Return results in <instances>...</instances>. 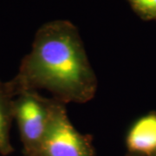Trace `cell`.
Here are the masks:
<instances>
[{"mask_svg":"<svg viewBox=\"0 0 156 156\" xmlns=\"http://www.w3.org/2000/svg\"><path fill=\"white\" fill-rule=\"evenodd\" d=\"M8 83L16 96L44 89L65 105L86 103L97 90V78L80 33L68 20L50 21L38 29L31 50Z\"/></svg>","mask_w":156,"mask_h":156,"instance_id":"1","label":"cell"},{"mask_svg":"<svg viewBox=\"0 0 156 156\" xmlns=\"http://www.w3.org/2000/svg\"><path fill=\"white\" fill-rule=\"evenodd\" d=\"M56 101L35 90L23 91L15 97L14 120L19 130L23 156L37 155Z\"/></svg>","mask_w":156,"mask_h":156,"instance_id":"2","label":"cell"},{"mask_svg":"<svg viewBox=\"0 0 156 156\" xmlns=\"http://www.w3.org/2000/svg\"><path fill=\"white\" fill-rule=\"evenodd\" d=\"M37 156H95L91 136L80 133L57 101Z\"/></svg>","mask_w":156,"mask_h":156,"instance_id":"3","label":"cell"},{"mask_svg":"<svg viewBox=\"0 0 156 156\" xmlns=\"http://www.w3.org/2000/svg\"><path fill=\"white\" fill-rule=\"evenodd\" d=\"M126 146L131 154L151 156L155 153V113L144 115L133 124L127 134Z\"/></svg>","mask_w":156,"mask_h":156,"instance_id":"4","label":"cell"},{"mask_svg":"<svg viewBox=\"0 0 156 156\" xmlns=\"http://www.w3.org/2000/svg\"><path fill=\"white\" fill-rule=\"evenodd\" d=\"M15 97L9 83L0 81V155L7 156L14 152L10 131L14 120Z\"/></svg>","mask_w":156,"mask_h":156,"instance_id":"5","label":"cell"},{"mask_svg":"<svg viewBox=\"0 0 156 156\" xmlns=\"http://www.w3.org/2000/svg\"><path fill=\"white\" fill-rule=\"evenodd\" d=\"M132 10L145 21H156V0H126Z\"/></svg>","mask_w":156,"mask_h":156,"instance_id":"6","label":"cell"},{"mask_svg":"<svg viewBox=\"0 0 156 156\" xmlns=\"http://www.w3.org/2000/svg\"><path fill=\"white\" fill-rule=\"evenodd\" d=\"M129 156H140V155H136V154H130V155Z\"/></svg>","mask_w":156,"mask_h":156,"instance_id":"7","label":"cell"},{"mask_svg":"<svg viewBox=\"0 0 156 156\" xmlns=\"http://www.w3.org/2000/svg\"><path fill=\"white\" fill-rule=\"evenodd\" d=\"M151 156H156V152L155 153H154V154H152V155Z\"/></svg>","mask_w":156,"mask_h":156,"instance_id":"8","label":"cell"}]
</instances>
